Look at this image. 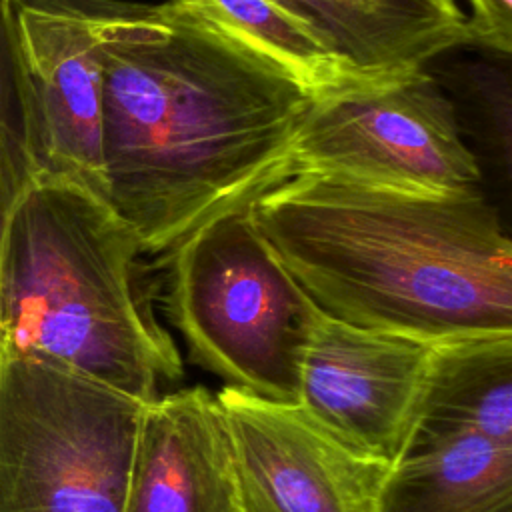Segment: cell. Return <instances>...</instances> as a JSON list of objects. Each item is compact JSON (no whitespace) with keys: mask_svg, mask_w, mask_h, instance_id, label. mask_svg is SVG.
Masks as SVG:
<instances>
[{"mask_svg":"<svg viewBox=\"0 0 512 512\" xmlns=\"http://www.w3.org/2000/svg\"><path fill=\"white\" fill-rule=\"evenodd\" d=\"M102 66L106 204L146 254L284 182L318 96L200 0H110Z\"/></svg>","mask_w":512,"mask_h":512,"instance_id":"cell-1","label":"cell"},{"mask_svg":"<svg viewBox=\"0 0 512 512\" xmlns=\"http://www.w3.org/2000/svg\"><path fill=\"white\" fill-rule=\"evenodd\" d=\"M328 316L428 342L512 334V242L480 188L430 192L300 172L250 202Z\"/></svg>","mask_w":512,"mask_h":512,"instance_id":"cell-2","label":"cell"},{"mask_svg":"<svg viewBox=\"0 0 512 512\" xmlns=\"http://www.w3.org/2000/svg\"><path fill=\"white\" fill-rule=\"evenodd\" d=\"M94 194L36 180L0 258V348L86 376L144 404L182 356L156 314L158 268Z\"/></svg>","mask_w":512,"mask_h":512,"instance_id":"cell-3","label":"cell"},{"mask_svg":"<svg viewBox=\"0 0 512 512\" xmlns=\"http://www.w3.org/2000/svg\"><path fill=\"white\" fill-rule=\"evenodd\" d=\"M156 268L158 296L194 364L226 386L300 402L318 306L256 230L250 202L200 224L162 252Z\"/></svg>","mask_w":512,"mask_h":512,"instance_id":"cell-4","label":"cell"},{"mask_svg":"<svg viewBox=\"0 0 512 512\" xmlns=\"http://www.w3.org/2000/svg\"><path fill=\"white\" fill-rule=\"evenodd\" d=\"M144 406L0 348V512H124Z\"/></svg>","mask_w":512,"mask_h":512,"instance_id":"cell-5","label":"cell"},{"mask_svg":"<svg viewBox=\"0 0 512 512\" xmlns=\"http://www.w3.org/2000/svg\"><path fill=\"white\" fill-rule=\"evenodd\" d=\"M300 172L430 192L482 180L454 104L424 68L318 94L288 152V178Z\"/></svg>","mask_w":512,"mask_h":512,"instance_id":"cell-6","label":"cell"},{"mask_svg":"<svg viewBox=\"0 0 512 512\" xmlns=\"http://www.w3.org/2000/svg\"><path fill=\"white\" fill-rule=\"evenodd\" d=\"M38 180L106 202L102 44L110 0H6Z\"/></svg>","mask_w":512,"mask_h":512,"instance_id":"cell-7","label":"cell"},{"mask_svg":"<svg viewBox=\"0 0 512 512\" xmlns=\"http://www.w3.org/2000/svg\"><path fill=\"white\" fill-rule=\"evenodd\" d=\"M240 512H376L386 464L350 448L302 404L216 392Z\"/></svg>","mask_w":512,"mask_h":512,"instance_id":"cell-8","label":"cell"},{"mask_svg":"<svg viewBox=\"0 0 512 512\" xmlns=\"http://www.w3.org/2000/svg\"><path fill=\"white\" fill-rule=\"evenodd\" d=\"M434 342L344 324L318 308L300 402L356 452L392 466L412 432Z\"/></svg>","mask_w":512,"mask_h":512,"instance_id":"cell-9","label":"cell"},{"mask_svg":"<svg viewBox=\"0 0 512 512\" xmlns=\"http://www.w3.org/2000/svg\"><path fill=\"white\" fill-rule=\"evenodd\" d=\"M124 512H240L228 430L206 386L144 406Z\"/></svg>","mask_w":512,"mask_h":512,"instance_id":"cell-10","label":"cell"},{"mask_svg":"<svg viewBox=\"0 0 512 512\" xmlns=\"http://www.w3.org/2000/svg\"><path fill=\"white\" fill-rule=\"evenodd\" d=\"M300 20L354 76L422 70L438 54L470 44L456 0H270Z\"/></svg>","mask_w":512,"mask_h":512,"instance_id":"cell-11","label":"cell"},{"mask_svg":"<svg viewBox=\"0 0 512 512\" xmlns=\"http://www.w3.org/2000/svg\"><path fill=\"white\" fill-rule=\"evenodd\" d=\"M462 432L512 444V334L434 342L404 450Z\"/></svg>","mask_w":512,"mask_h":512,"instance_id":"cell-12","label":"cell"},{"mask_svg":"<svg viewBox=\"0 0 512 512\" xmlns=\"http://www.w3.org/2000/svg\"><path fill=\"white\" fill-rule=\"evenodd\" d=\"M512 504V444L462 432L408 446L388 466L376 512H494Z\"/></svg>","mask_w":512,"mask_h":512,"instance_id":"cell-13","label":"cell"},{"mask_svg":"<svg viewBox=\"0 0 512 512\" xmlns=\"http://www.w3.org/2000/svg\"><path fill=\"white\" fill-rule=\"evenodd\" d=\"M214 14L294 72L310 90L324 94L362 80L348 72L330 50L294 16L270 0H200Z\"/></svg>","mask_w":512,"mask_h":512,"instance_id":"cell-14","label":"cell"},{"mask_svg":"<svg viewBox=\"0 0 512 512\" xmlns=\"http://www.w3.org/2000/svg\"><path fill=\"white\" fill-rule=\"evenodd\" d=\"M36 180L10 16L6 0H0V258L12 216Z\"/></svg>","mask_w":512,"mask_h":512,"instance_id":"cell-15","label":"cell"},{"mask_svg":"<svg viewBox=\"0 0 512 512\" xmlns=\"http://www.w3.org/2000/svg\"><path fill=\"white\" fill-rule=\"evenodd\" d=\"M468 42L496 50H512V0H468Z\"/></svg>","mask_w":512,"mask_h":512,"instance_id":"cell-16","label":"cell"},{"mask_svg":"<svg viewBox=\"0 0 512 512\" xmlns=\"http://www.w3.org/2000/svg\"><path fill=\"white\" fill-rule=\"evenodd\" d=\"M494 512H512V504H508V506H502V508H498V510H494Z\"/></svg>","mask_w":512,"mask_h":512,"instance_id":"cell-17","label":"cell"}]
</instances>
